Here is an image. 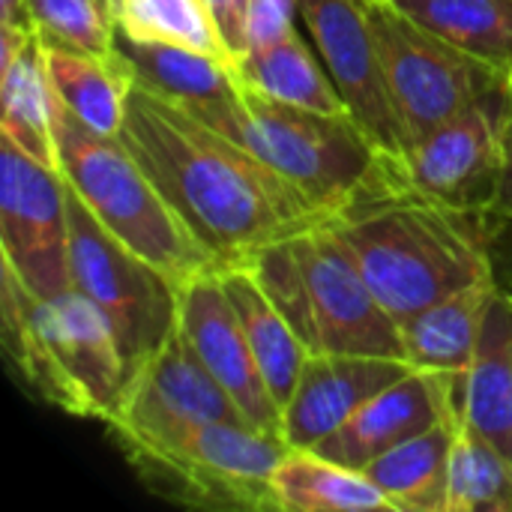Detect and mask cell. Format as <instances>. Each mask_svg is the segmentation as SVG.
Segmentation results:
<instances>
[{"mask_svg":"<svg viewBox=\"0 0 512 512\" xmlns=\"http://www.w3.org/2000/svg\"><path fill=\"white\" fill-rule=\"evenodd\" d=\"M66 204L72 288L108 318L132 372L177 327L180 285L117 240L69 183Z\"/></svg>","mask_w":512,"mask_h":512,"instance_id":"cell-9","label":"cell"},{"mask_svg":"<svg viewBox=\"0 0 512 512\" xmlns=\"http://www.w3.org/2000/svg\"><path fill=\"white\" fill-rule=\"evenodd\" d=\"M456 48L512 75V0H393Z\"/></svg>","mask_w":512,"mask_h":512,"instance_id":"cell-26","label":"cell"},{"mask_svg":"<svg viewBox=\"0 0 512 512\" xmlns=\"http://www.w3.org/2000/svg\"><path fill=\"white\" fill-rule=\"evenodd\" d=\"M408 150L450 117L512 93V75L441 39L393 0H363Z\"/></svg>","mask_w":512,"mask_h":512,"instance_id":"cell-8","label":"cell"},{"mask_svg":"<svg viewBox=\"0 0 512 512\" xmlns=\"http://www.w3.org/2000/svg\"><path fill=\"white\" fill-rule=\"evenodd\" d=\"M498 285V276L474 282L399 321L405 360L414 369H441L462 375L474 360L483 321Z\"/></svg>","mask_w":512,"mask_h":512,"instance_id":"cell-18","label":"cell"},{"mask_svg":"<svg viewBox=\"0 0 512 512\" xmlns=\"http://www.w3.org/2000/svg\"><path fill=\"white\" fill-rule=\"evenodd\" d=\"M204 6L213 15L219 33L225 39V48L231 51V60L237 63L240 57H246V51H249V42H246L249 0H204Z\"/></svg>","mask_w":512,"mask_h":512,"instance_id":"cell-31","label":"cell"},{"mask_svg":"<svg viewBox=\"0 0 512 512\" xmlns=\"http://www.w3.org/2000/svg\"><path fill=\"white\" fill-rule=\"evenodd\" d=\"M54 132L66 183L117 240L177 285L219 267L120 138L93 132L60 99Z\"/></svg>","mask_w":512,"mask_h":512,"instance_id":"cell-6","label":"cell"},{"mask_svg":"<svg viewBox=\"0 0 512 512\" xmlns=\"http://www.w3.org/2000/svg\"><path fill=\"white\" fill-rule=\"evenodd\" d=\"M0 258L42 300L72 288L63 171L0 138Z\"/></svg>","mask_w":512,"mask_h":512,"instance_id":"cell-11","label":"cell"},{"mask_svg":"<svg viewBox=\"0 0 512 512\" xmlns=\"http://www.w3.org/2000/svg\"><path fill=\"white\" fill-rule=\"evenodd\" d=\"M117 51L129 63L135 84L183 105L186 111H207L237 96L231 63L177 45L132 42L117 33Z\"/></svg>","mask_w":512,"mask_h":512,"instance_id":"cell-22","label":"cell"},{"mask_svg":"<svg viewBox=\"0 0 512 512\" xmlns=\"http://www.w3.org/2000/svg\"><path fill=\"white\" fill-rule=\"evenodd\" d=\"M297 15H300V0H249V18H246L249 51H261L285 39L294 30Z\"/></svg>","mask_w":512,"mask_h":512,"instance_id":"cell-30","label":"cell"},{"mask_svg":"<svg viewBox=\"0 0 512 512\" xmlns=\"http://www.w3.org/2000/svg\"><path fill=\"white\" fill-rule=\"evenodd\" d=\"M249 264L309 354L405 360L399 321L372 294L324 222L267 246Z\"/></svg>","mask_w":512,"mask_h":512,"instance_id":"cell-5","label":"cell"},{"mask_svg":"<svg viewBox=\"0 0 512 512\" xmlns=\"http://www.w3.org/2000/svg\"><path fill=\"white\" fill-rule=\"evenodd\" d=\"M189 114L267 162L324 219L360 201L405 192L399 171L354 114L297 108L240 81L231 102Z\"/></svg>","mask_w":512,"mask_h":512,"instance_id":"cell-3","label":"cell"},{"mask_svg":"<svg viewBox=\"0 0 512 512\" xmlns=\"http://www.w3.org/2000/svg\"><path fill=\"white\" fill-rule=\"evenodd\" d=\"M501 285H504V282H501ZM510 291H512V288H510Z\"/></svg>","mask_w":512,"mask_h":512,"instance_id":"cell-34","label":"cell"},{"mask_svg":"<svg viewBox=\"0 0 512 512\" xmlns=\"http://www.w3.org/2000/svg\"><path fill=\"white\" fill-rule=\"evenodd\" d=\"M456 414L363 468V474L387 495L393 512H447Z\"/></svg>","mask_w":512,"mask_h":512,"instance_id":"cell-24","label":"cell"},{"mask_svg":"<svg viewBox=\"0 0 512 512\" xmlns=\"http://www.w3.org/2000/svg\"><path fill=\"white\" fill-rule=\"evenodd\" d=\"M447 512H512V459L456 414Z\"/></svg>","mask_w":512,"mask_h":512,"instance_id":"cell-28","label":"cell"},{"mask_svg":"<svg viewBox=\"0 0 512 512\" xmlns=\"http://www.w3.org/2000/svg\"><path fill=\"white\" fill-rule=\"evenodd\" d=\"M213 420L246 423L177 324L165 342L129 372L120 402L102 426L111 444L126 456Z\"/></svg>","mask_w":512,"mask_h":512,"instance_id":"cell-10","label":"cell"},{"mask_svg":"<svg viewBox=\"0 0 512 512\" xmlns=\"http://www.w3.org/2000/svg\"><path fill=\"white\" fill-rule=\"evenodd\" d=\"M273 495L279 512H393L363 471L300 447H288L279 459Z\"/></svg>","mask_w":512,"mask_h":512,"instance_id":"cell-23","label":"cell"},{"mask_svg":"<svg viewBox=\"0 0 512 512\" xmlns=\"http://www.w3.org/2000/svg\"><path fill=\"white\" fill-rule=\"evenodd\" d=\"M300 15L348 111L402 177L408 156L363 0H300Z\"/></svg>","mask_w":512,"mask_h":512,"instance_id":"cell-13","label":"cell"},{"mask_svg":"<svg viewBox=\"0 0 512 512\" xmlns=\"http://www.w3.org/2000/svg\"><path fill=\"white\" fill-rule=\"evenodd\" d=\"M0 102V138L12 141L30 159L60 171L54 132L57 93L51 87L39 30L0 63Z\"/></svg>","mask_w":512,"mask_h":512,"instance_id":"cell-20","label":"cell"},{"mask_svg":"<svg viewBox=\"0 0 512 512\" xmlns=\"http://www.w3.org/2000/svg\"><path fill=\"white\" fill-rule=\"evenodd\" d=\"M231 72L240 84L270 99L321 114H351L333 75L318 63L297 30L261 51H249L231 66Z\"/></svg>","mask_w":512,"mask_h":512,"instance_id":"cell-25","label":"cell"},{"mask_svg":"<svg viewBox=\"0 0 512 512\" xmlns=\"http://www.w3.org/2000/svg\"><path fill=\"white\" fill-rule=\"evenodd\" d=\"M459 378V372L411 369L312 450L363 471L387 450L450 420L459 411Z\"/></svg>","mask_w":512,"mask_h":512,"instance_id":"cell-15","label":"cell"},{"mask_svg":"<svg viewBox=\"0 0 512 512\" xmlns=\"http://www.w3.org/2000/svg\"><path fill=\"white\" fill-rule=\"evenodd\" d=\"M219 279L225 285V294L246 330V339L252 345V354L261 366V375L276 396L279 408L285 411L297 378L303 372V363L309 357L306 345L282 315V309L267 294L264 282L252 270V264H231L219 267Z\"/></svg>","mask_w":512,"mask_h":512,"instance_id":"cell-19","label":"cell"},{"mask_svg":"<svg viewBox=\"0 0 512 512\" xmlns=\"http://www.w3.org/2000/svg\"><path fill=\"white\" fill-rule=\"evenodd\" d=\"M459 414L512 459V291L498 285L471 366L459 378Z\"/></svg>","mask_w":512,"mask_h":512,"instance_id":"cell-17","label":"cell"},{"mask_svg":"<svg viewBox=\"0 0 512 512\" xmlns=\"http://www.w3.org/2000/svg\"><path fill=\"white\" fill-rule=\"evenodd\" d=\"M42 48L57 99L93 132L120 138L129 90L135 84L123 54L117 51V57L108 60L51 39H42Z\"/></svg>","mask_w":512,"mask_h":512,"instance_id":"cell-21","label":"cell"},{"mask_svg":"<svg viewBox=\"0 0 512 512\" xmlns=\"http://www.w3.org/2000/svg\"><path fill=\"white\" fill-rule=\"evenodd\" d=\"M288 444L246 423H201L126 453L141 486L171 504L222 512H279L273 474Z\"/></svg>","mask_w":512,"mask_h":512,"instance_id":"cell-7","label":"cell"},{"mask_svg":"<svg viewBox=\"0 0 512 512\" xmlns=\"http://www.w3.org/2000/svg\"><path fill=\"white\" fill-rule=\"evenodd\" d=\"M120 141L219 267L249 264L267 246L324 222L267 162L141 84L129 90Z\"/></svg>","mask_w":512,"mask_h":512,"instance_id":"cell-1","label":"cell"},{"mask_svg":"<svg viewBox=\"0 0 512 512\" xmlns=\"http://www.w3.org/2000/svg\"><path fill=\"white\" fill-rule=\"evenodd\" d=\"M495 219L512 222V105L504 117V174H501V189L495 201Z\"/></svg>","mask_w":512,"mask_h":512,"instance_id":"cell-32","label":"cell"},{"mask_svg":"<svg viewBox=\"0 0 512 512\" xmlns=\"http://www.w3.org/2000/svg\"><path fill=\"white\" fill-rule=\"evenodd\" d=\"M0 345L42 402L105 423L129 378L108 318L75 288L36 297L9 264L0 273Z\"/></svg>","mask_w":512,"mask_h":512,"instance_id":"cell-4","label":"cell"},{"mask_svg":"<svg viewBox=\"0 0 512 512\" xmlns=\"http://www.w3.org/2000/svg\"><path fill=\"white\" fill-rule=\"evenodd\" d=\"M27 18V0H0V27L6 24H24Z\"/></svg>","mask_w":512,"mask_h":512,"instance_id":"cell-33","label":"cell"},{"mask_svg":"<svg viewBox=\"0 0 512 512\" xmlns=\"http://www.w3.org/2000/svg\"><path fill=\"white\" fill-rule=\"evenodd\" d=\"M177 324L207 372L234 399L243 420L252 429L282 441V408L261 375L246 330L219 279V267L180 285Z\"/></svg>","mask_w":512,"mask_h":512,"instance_id":"cell-14","label":"cell"},{"mask_svg":"<svg viewBox=\"0 0 512 512\" xmlns=\"http://www.w3.org/2000/svg\"><path fill=\"white\" fill-rule=\"evenodd\" d=\"M414 366L378 354H309L282 411V441L312 450Z\"/></svg>","mask_w":512,"mask_h":512,"instance_id":"cell-16","label":"cell"},{"mask_svg":"<svg viewBox=\"0 0 512 512\" xmlns=\"http://www.w3.org/2000/svg\"><path fill=\"white\" fill-rule=\"evenodd\" d=\"M27 18L36 24L42 39L108 60L117 57L111 0H27Z\"/></svg>","mask_w":512,"mask_h":512,"instance_id":"cell-29","label":"cell"},{"mask_svg":"<svg viewBox=\"0 0 512 512\" xmlns=\"http://www.w3.org/2000/svg\"><path fill=\"white\" fill-rule=\"evenodd\" d=\"M324 225L396 321L498 276L495 237L504 222L414 192L360 201Z\"/></svg>","mask_w":512,"mask_h":512,"instance_id":"cell-2","label":"cell"},{"mask_svg":"<svg viewBox=\"0 0 512 512\" xmlns=\"http://www.w3.org/2000/svg\"><path fill=\"white\" fill-rule=\"evenodd\" d=\"M512 93L480 102L426 138H420L402 165V189L444 207L492 216L504 174V117Z\"/></svg>","mask_w":512,"mask_h":512,"instance_id":"cell-12","label":"cell"},{"mask_svg":"<svg viewBox=\"0 0 512 512\" xmlns=\"http://www.w3.org/2000/svg\"><path fill=\"white\" fill-rule=\"evenodd\" d=\"M111 12L117 33L132 42L192 48L234 63L204 0H111Z\"/></svg>","mask_w":512,"mask_h":512,"instance_id":"cell-27","label":"cell"}]
</instances>
